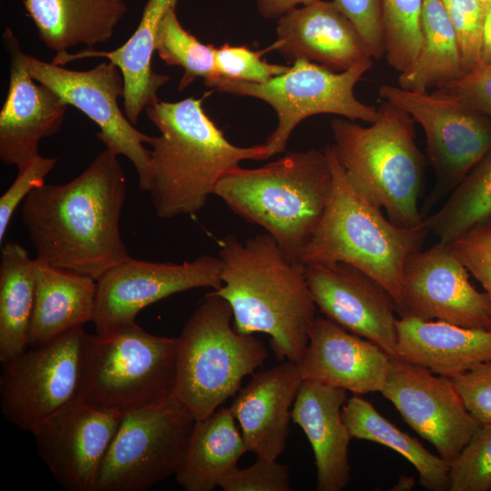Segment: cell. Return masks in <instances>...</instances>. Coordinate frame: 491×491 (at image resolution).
<instances>
[{
	"label": "cell",
	"instance_id": "obj_36",
	"mask_svg": "<svg viewBox=\"0 0 491 491\" xmlns=\"http://www.w3.org/2000/svg\"><path fill=\"white\" fill-rule=\"evenodd\" d=\"M459 45L465 74L480 65L486 6L477 0H441Z\"/></svg>",
	"mask_w": 491,
	"mask_h": 491
},
{
	"label": "cell",
	"instance_id": "obj_18",
	"mask_svg": "<svg viewBox=\"0 0 491 491\" xmlns=\"http://www.w3.org/2000/svg\"><path fill=\"white\" fill-rule=\"evenodd\" d=\"M121 416L78 398L35 428L32 434L39 456L62 487L92 491Z\"/></svg>",
	"mask_w": 491,
	"mask_h": 491
},
{
	"label": "cell",
	"instance_id": "obj_9",
	"mask_svg": "<svg viewBox=\"0 0 491 491\" xmlns=\"http://www.w3.org/2000/svg\"><path fill=\"white\" fill-rule=\"evenodd\" d=\"M195 422L173 394L124 414L92 491H145L175 476Z\"/></svg>",
	"mask_w": 491,
	"mask_h": 491
},
{
	"label": "cell",
	"instance_id": "obj_27",
	"mask_svg": "<svg viewBox=\"0 0 491 491\" xmlns=\"http://www.w3.org/2000/svg\"><path fill=\"white\" fill-rule=\"evenodd\" d=\"M35 296L30 346H41L93 322L96 280L35 259Z\"/></svg>",
	"mask_w": 491,
	"mask_h": 491
},
{
	"label": "cell",
	"instance_id": "obj_39",
	"mask_svg": "<svg viewBox=\"0 0 491 491\" xmlns=\"http://www.w3.org/2000/svg\"><path fill=\"white\" fill-rule=\"evenodd\" d=\"M57 159L40 155L17 167L18 173L8 189L0 198V243L17 206L35 189L45 185V176L55 168Z\"/></svg>",
	"mask_w": 491,
	"mask_h": 491
},
{
	"label": "cell",
	"instance_id": "obj_10",
	"mask_svg": "<svg viewBox=\"0 0 491 491\" xmlns=\"http://www.w3.org/2000/svg\"><path fill=\"white\" fill-rule=\"evenodd\" d=\"M372 66V60L335 72L319 64L299 58L289 69L258 84L218 77L212 85L217 91L251 96L267 103L277 115V126L264 143L269 157L286 151L293 130L306 118L335 114L349 120L373 123L377 108L359 101L355 86Z\"/></svg>",
	"mask_w": 491,
	"mask_h": 491
},
{
	"label": "cell",
	"instance_id": "obj_31",
	"mask_svg": "<svg viewBox=\"0 0 491 491\" xmlns=\"http://www.w3.org/2000/svg\"><path fill=\"white\" fill-rule=\"evenodd\" d=\"M465 74L455 30L441 0H424L417 59L399 74L398 86L416 92L440 88Z\"/></svg>",
	"mask_w": 491,
	"mask_h": 491
},
{
	"label": "cell",
	"instance_id": "obj_38",
	"mask_svg": "<svg viewBox=\"0 0 491 491\" xmlns=\"http://www.w3.org/2000/svg\"><path fill=\"white\" fill-rule=\"evenodd\" d=\"M447 244L482 285L491 306V215ZM488 329L491 330V317Z\"/></svg>",
	"mask_w": 491,
	"mask_h": 491
},
{
	"label": "cell",
	"instance_id": "obj_40",
	"mask_svg": "<svg viewBox=\"0 0 491 491\" xmlns=\"http://www.w3.org/2000/svg\"><path fill=\"white\" fill-rule=\"evenodd\" d=\"M219 487L224 491H290L289 467L276 459L257 457L251 466L234 470Z\"/></svg>",
	"mask_w": 491,
	"mask_h": 491
},
{
	"label": "cell",
	"instance_id": "obj_29",
	"mask_svg": "<svg viewBox=\"0 0 491 491\" xmlns=\"http://www.w3.org/2000/svg\"><path fill=\"white\" fill-rule=\"evenodd\" d=\"M35 296V259L18 243H4L0 262L1 364L22 355L30 346Z\"/></svg>",
	"mask_w": 491,
	"mask_h": 491
},
{
	"label": "cell",
	"instance_id": "obj_23",
	"mask_svg": "<svg viewBox=\"0 0 491 491\" xmlns=\"http://www.w3.org/2000/svg\"><path fill=\"white\" fill-rule=\"evenodd\" d=\"M344 389L304 379L292 407V420L306 436L316 466L317 491H342L351 481V435L342 409Z\"/></svg>",
	"mask_w": 491,
	"mask_h": 491
},
{
	"label": "cell",
	"instance_id": "obj_13",
	"mask_svg": "<svg viewBox=\"0 0 491 491\" xmlns=\"http://www.w3.org/2000/svg\"><path fill=\"white\" fill-rule=\"evenodd\" d=\"M378 94L423 127L428 159L441 191L454 189L491 150V122L480 112L436 91L383 85Z\"/></svg>",
	"mask_w": 491,
	"mask_h": 491
},
{
	"label": "cell",
	"instance_id": "obj_12",
	"mask_svg": "<svg viewBox=\"0 0 491 491\" xmlns=\"http://www.w3.org/2000/svg\"><path fill=\"white\" fill-rule=\"evenodd\" d=\"M19 56L33 79L98 125L96 137L105 148L129 159L138 174L141 188L150 161V150L145 144L149 145L153 136L137 130L120 109L117 99L125 94L120 69L108 60L85 71L67 69L25 54L21 47Z\"/></svg>",
	"mask_w": 491,
	"mask_h": 491
},
{
	"label": "cell",
	"instance_id": "obj_6",
	"mask_svg": "<svg viewBox=\"0 0 491 491\" xmlns=\"http://www.w3.org/2000/svg\"><path fill=\"white\" fill-rule=\"evenodd\" d=\"M324 152L333 177L331 196L300 263L344 262L360 269L390 294L398 313L404 266L422 249L429 233L426 225L404 228L393 224L350 184L333 145Z\"/></svg>",
	"mask_w": 491,
	"mask_h": 491
},
{
	"label": "cell",
	"instance_id": "obj_21",
	"mask_svg": "<svg viewBox=\"0 0 491 491\" xmlns=\"http://www.w3.org/2000/svg\"><path fill=\"white\" fill-rule=\"evenodd\" d=\"M271 48L289 63L304 58L335 72L372 58L358 30L334 1L316 0L279 17Z\"/></svg>",
	"mask_w": 491,
	"mask_h": 491
},
{
	"label": "cell",
	"instance_id": "obj_15",
	"mask_svg": "<svg viewBox=\"0 0 491 491\" xmlns=\"http://www.w3.org/2000/svg\"><path fill=\"white\" fill-rule=\"evenodd\" d=\"M404 421L451 463L481 426L451 378L393 356L382 391Z\"/></svg>",
	"mask_w": 491,
	"mask_h": 491
},
{
	"label": "cell",
	"instance_id": "obj_3",
	"mask_svg": "<svg viewBox=\"0 0 491 491\" xmlns=\"http://www.w3.org/2000/svg\"><path fill=\"white\" fill-rule=\"evenodd\" d=\"M205 96L159 100L145 109L160 135L149 144L150 161L141 189L149 193L159 218L199 212L225 173L244 160L270 158L265 144L241 147L230 143L205 114Z\"/></svg>",
	"mask_w": 491,
	"mask_h": 491
},
{
	"label": "cell",
	"instance_id": "obj_26",
	"mask_svg": "<svg viewBox=\"0 0 491 491\" xmlns=\"http://www.w3.org/2000/svg\"><path fill=\"white\" fill-rule=\"evenodd\" d=\"M40 40L55 55L107 43L128 11L125 0H23Z\"/></svg>",
	"mask_w": 491,
	"mask_h": 491
},
{
	"label": "cell",
	"instance_id": "obj_24",
	"mask_svg": "<svg viewBox=\"0 0 491 491\" xmlns=\"http://www.w3.org/2000/svg\"><path fill=\"white\" fill-rule=\"evenodd\" d=\"M396 356L449 378L491 361V330L426 321L413 316L396 322Z\"/></svg>",
	"mask_w": 491,
	"mask_h": 491
},
{
	"label": "cell",
	"instance_id": "obj_45",
	"mask_svg": "<svg viewBox=\"0 0 491 491\" xmlns=\"http://www.w3.org/2000/svg\"><path fill=\"white\" fill-rule=\"evenodd\" d=\"M491 64V5L486 6L480 65Z\"/></svg>",
	"mask_w": 491,
	"mask_h": 491
},
{
	"label": "cell",
	"instance_id": "obj_30",
	"mask_svg": "<svg viewBox=\"0 0 491 491\" xmlns=\"http://www.w3.org/2000/svg\"><path fill=\"white\" fill-rule=\"evenodd\" d=\"M342 416L352 438L385 446L404 456L416 469L428 491L449 490V465L429 452L416 438L403 432L358 395L347 398Z\"/></svg>",
	"mask_w": 491,
	"mask_h": 491
},
{
	"label": "cell",
	"instance_id": "obj_47",
	"mask_svg": "<svg viewBox=\"0 0 491 491\" xmlns=\"http://www.w3.org/2000/svg\"><path fill=\"white\" fill-rule=\"evenodd\" d=\"M477 1L482 3L485 6L491 5V0H477Z\"/></svg>",
	"mask_w": 491,
	"mask_h": 491
},
{
	"label": "cell",
	"instance_id": "obj_5",
	"mask_svg": "<svg viewBox=\"0 0 491 491\" xmlns=\"http://www.w3.org/2000/svg\"><path fill=\"white\" fill-rule=\"evenodd\" d=\"M414 123L387 101L369 126L342 118L331 122L333 146L350 184L404 228L426 225L418 207L426 158L416 145Z\"/></svg>",
	"mask_w": 491,
	"mask_h": 491
},
{
	"label": "cell",
	"instance_id": "obj_7",
	"mask_svg": "<svg viewBox=\"0 0 491 491\" xmlns=\"http://www.w3.org/2000/svg\"><path fill=\"white\" fill-rule=\"evenodd\" d=\"M232 319L228 302L212 291L177 337L173 396L195 420L222 406L267 358L264 344L237 332Z\"/></svg>",
	"mask_w": 491,
	"mask_h": 491
},
{
	"label": "cell",
	"instance_id": "obj_11",
	"mask_svg": "<svg viewBox=\"0 0 491 491\" xmlns=\"http://www.w3.org/2000/svg\"><path fill=\"white\" fill-rule=\"evenodd\" d=\"M86 335L73 329L2 364L0 410L10 423L32 434L79 398Z\"/></svg>",
	"mask_w": 491,
	"mask_h": 491
},
{
	"label": "cell",
	"instance_id": "obj_2",
	"mask_svg": "<svg viewBox=\"0 0 491 491\" xmlns=\"http://www.w3.org/2000/svg\"><path fill=\"white\" fill-rule=\"evenodd\" d=\"M222 285L214 290L233 312L241 334L265 333L277 360L297 363L307 346L316 306L305 265L289 259L267 233L220 241Z\"/></svg>",
	"mask_w": 491,
	"mask_h": 491
},
{
	"label": "cell",
	"instance_id": "obj_19",
	"mask_svg": "<svg viewBox=\"0 0 491 491\" xmlns=\"http://www.w3.org/2000/svg\"><path fill=\"white\" fill-rule=\"evenodd\" d=\"M2 40L10 70L8 92L0 111V160L18 167L39 155L43 138L62 129L68 105L31 77L19 56V40L10 27L3 32Z\"/></svg>",
	"mask_w": 491,
	"mask_h": 491
},
{
	"label": "cell",
	"instance_id": "obj_46",
	"mask_svg": "<svg viewBox=\"0 0 491 491\" xmlns=\"http://www.w3.org/2000/svg\"><path fill=\"white\" fill-rule=\"evenodd\" d=\"M415 486V479L409 476H401L398 481L392 486L393 491H409Z\"/></svg>",
	"mask_w": 491,
	"mask_h": 491
},
{
	"label": "cell",
	"instance_id": "obj_14",
	"mask_svg": "<svg viewBox=\"0 0 491 491\" xmlns=\"http://www.w3.org/2000/svg\"><path fill=\"white\" fill-rule=\"evenodd\" d=\"M219 257L202 255L181 264L129 257L96 280L93 323L97 333L134 322L145 307L172 295L222 285Z\"/></svg>",
	"mask_w": 491,
	"mask_h": 491
},
{
	"label": "cell",
	"instance_id": "obj_35",
	"mask_svg": "<svg viewBox=\"0 0 491 491\" xmlns=\"http://www.w3.org/2000/svg\"><path fill=\"white\" fill-rule=\"evenodd\" d=\"M449 465V491L491 490V424H484Z\"/></svg>",
	"mask_w": 491,
	"mask_h": 491
},
{
	"label": "cell",
	"instance_id": "obj_37",
	"mask_svg": "<svg viewBox=\"0 0 491 491\" xmlns=\"http://www.w3.org/2000/svg\"><path fill=\"white\" fill-rule=\"evenodd\" d=\"M262 53L245 45L225 44L215 47V65L218 77L263 84L286 73L290 65H273L261 59Z\"/></svg>",
	"mask_w": 491,
	"mask_h": 491
},
{
	"label": "cell",
	"instance_id": "obj_32",
	"mask_svg": "<svg viewBox=\"0 0 491 491\" xmlns=\"http://www.w3.org/2000/svg\"><path fill=\"white\" fill-rule=\"evenodd\" d=\"M491 215V150L453 189L445 205L426 220L428 232L449 243Z\"/></svg>",
	"mask_w": 491,
	"mask_h": 491
},
{
	"label": "cell",
	"instance_id": "obj_1",
	"mask_svg": "<svg viewBox=\"0 0 491 491\" xmlns=\"http://www.w3.org/2000/svg\"><path fill=\"white\" fill-rule=\"evenodd\" d=\"M126 187L118 155L105 148L68 183L31 192L22 219L36 258L97 280L131 257L120 232Z\"/></svg>",
	"mask_w": 491,
	"mask_h": 491
},
{
	"label": "cell",
	"instance_id": "obj_43",
	"mask_svg": "<svg viewBox=\"0 0 491 491\" xmlns=\"http://www.w3.org/2000/svg\"><path fill=\"white\" fill-rule=\"evenodd\" d=\"M364 39L372 58L385 55L380 0H333Z\"/></svg>",
	"mask_w": 491,
	"mask_h": 491
},
{
	"label": "cell",
	"instance_id": "obj_4",
	"mask_svg": "<svg viewBox=\"0 0 491 491\" xmlns=\"http://www.w3.org/2000/svg\"><path fill=\"white\" fill-rule=\"evenodd\" d=\"M333 177L324 151L290 152L258 168L236 166L214 195L236 215L260 225L291 260L313 239L329 202Z\"/></svg>",
	"mask_w": 491,
	"mask_h": 491
},
{
	"label": "cell",
	"instance_id": "obj_25",
	"mask_svg": "<svg viewBox=\"0 0 491 491\" xmlns=\"http://www.w3.org/2000/svg\"><path fill=\"white\" fill-rule=\"evenodd\" d=\"M179 0H147L140 22L129 39L112 51L85 48L76 54H57L51 61L55 65L91 57H102L115 64L122 72L125 82L124 113L135 125L146 107L159 101L157 92L169 79V75L158 74L152 68L155 52L158 25L165 12L176 6Z\"/></svg>",
	"mask_w": 491,
	"mask_h": 491
},
{
	"label": "cell",
	"instance_id": "obj_33",
	"mask_svg": "<svg viewBox=\"0 0 491 491\" xmlns=\"http://www.w3.org/2000/svg\"><path fill=\"white\" fill-rule=\"evenodd\" d=\"M215 51V46L201 43L183 27L175 7L165 12L158 25L155 52L166 65L184 70L178 91H183L196 78H203L205 86H212L218 78Z\"/></svg>",
	"mask_w": 491,
	"mask_h": 491
},
{
	"label": "cell",
	"instance_id": "obj_44",
	"mask_svg": "<svg viewBox=\"0 0 491 491\" xmlns=\"http://www.w3.org/2000/svg\"><path fill=\"white\" fill-rule=\"evenodd\" d=\"M316 0H257L258 13L266 19H278L296 8L298 5H307Z\"/></svg>",
	"mask_w": 491,
	"mask_h": 491
},
{
	"label": "cell",
	"instance_id": "obj_20",
	"mask_svg": "<svg viewBox=\"0 0 491 491\" xmlns=\"http://www.w3.org/2000/svg\"><path fill=\"white\" fill-rule=\"evenodd\" d=\"M392 357L374 342L316 317L297 364L303 379L361 396L382 391Z\"/></svg>",
	"mask_w": 491,
	"mask_h": 491
},
{
	"label": "cell",
	"instance_id": "obj_28",
	"mask_svg": "<svg viewBox=\"0 0 491 491\" xmlns=\"http://www.w3.org/2000/svg\"><path fill=\"white\" fill-rule=\"evenodd\" d=\"M248 452L229 407L195 420L185 459L175 475L185 491H212Z\"/></svg>",
	"mask_w": 491,
	"mask_h": 491
},
{
	"label": "cell",
	"instance_id": "obj_17",
	"mask_svg": "<svg viewBox=\"0 0 491 491\" xmlns=\"http://www.w3.org/2000/svg\"><path fill=\"white\" fill-rule=\"evenodd\" d=\"M305 268L312 298L326 318L396 356V305L379 283L344 262H313Z\"/></svg>",
	"mask_w": 491,
	"mask_h": 491
},
{
	"label": "cell",
	"instance_id": "obj_41",
	"mask_svg": "<svg viewBox=\"0 0 491 491\" xmlns=\"http://www.w3.org/2000/svg\"><path fill=\"white\" fill-rule=\"evenodd\" d=\"M463 404L480 424H491V361L451 378Z\"/></svg>",
	"mask_w": 491,
	"mask_h": 491
},
{
	"label": "cell",
	"instance_id": "obj_8",
	"mask_svg": "<svg viewBox=\"0 0 491 491\" xmlns=\"http://www.w3.org/2000/svg\"><path fill=\"white\" fill-rule=\"evenodd\" d=\"M177 337L149 334L131 322L86 335L79 398L123 416L173 394Z\"/></svg>",
	"mask_w": 491,
	"mask_h": 491
},
{
	"label": "cell",
	"instance_id": "obj_42",
	"mask_svg": "<svg viewBox=\"0 0 491 491\" xmlns=\"http://www.w3.org/2000/svg\"><path fill=\"white\" fill-rule=\"evenodd\" d=\"M491 119V64L480 65L458 79L435 89Z\"/></svg>",
	"mask_w": 491,
	"mask_h": 491
},
{
	"label": "cell",
	"instance_id": "obj_22",
	"mask_svg": "<svg viewBox=\"0 0 491 491\" xmlns=\"http://www.w3.org/2000/svg\"><path fill=\"white\" fill-rule=\"evenodd\" d=\"M252 376L229 408L248 452L277 459L286 446L292 407L304 379L298 364L291 361Z\"/></svg>",
	"mask_w": 491,
	"mask_h": 491
},
{
	"label": "cell",
	"instance_id": "obj_16",
	"mask_svg": "<svg viewBox=\"0 0 491 491\" xmlns=\"http://www.w3.org/2000/svg\"><path fill=\"white\" fill-rule=\"evenodd\" d=\"M468 273L447 243L413 253L404 266L399 316L488 329L489 299L472 286Z\"/></svg>",
	"mask_w": 491,
	"mask_h": 491
},
{
	"label": "cell",
	"instance_id": "obj_34",
	"mask_svg": "<svg viewBox=\"0 0 491 491\" xmlns=\"http://www.w3.org/2000/svg\"><path fill=\"white\" fill-rule=\"evenodd\" d=\"M385 55L399 74L416 63L422 43L424 0H380Z\"/></svg>",
	"mask_w": 491,
	"mask_h": 491
}]
</instances>
